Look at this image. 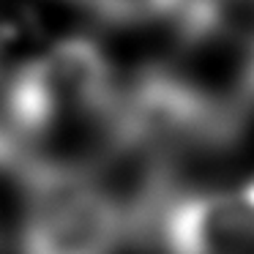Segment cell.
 Masks as SVG:
<instances>
[{"label": "cell", "mask_w": 254, "mask_h": 254, "mask_svg": "<svg viewBox=\"0 0 254 254\" xmlns=\"http://www.w3.org/2000/svg\"><path fill=\"white\" fill-rule=\"evenodd\" d=\"M137 241L161 254H254V202L238 189L172 186L145 219Z\"/></svg>", "instance_id": "obj_2"}, {"label": "cell", "mask_w": 254, "mask_h": 254, "mask_svg": "<svg viewBox=\"0 0 254 254\" xmlns=\"http://www.w3.org/2000/svg\"><path fill=\"white\" fill-rule=\"evenodd\" d=\"M17 178V254H118L134 238L126 202L96 164L44 159Z\"/></svg>", "instance_id": "obj_1"}, {"label": "cell", "mask_w": 254, "mask_h": 254, "mask_svg": "<svg viewBox=\"0 0 254 254\" xmlns=\"http://www.w3.org/2000/svg\"><path fill=\"white\" fill-rule=\"evenodd\" d=\"M85 14L121 28L150 22H178L189 0H66Z\"/></svg>", "instance_id": "obj_3"}]
</instances>
